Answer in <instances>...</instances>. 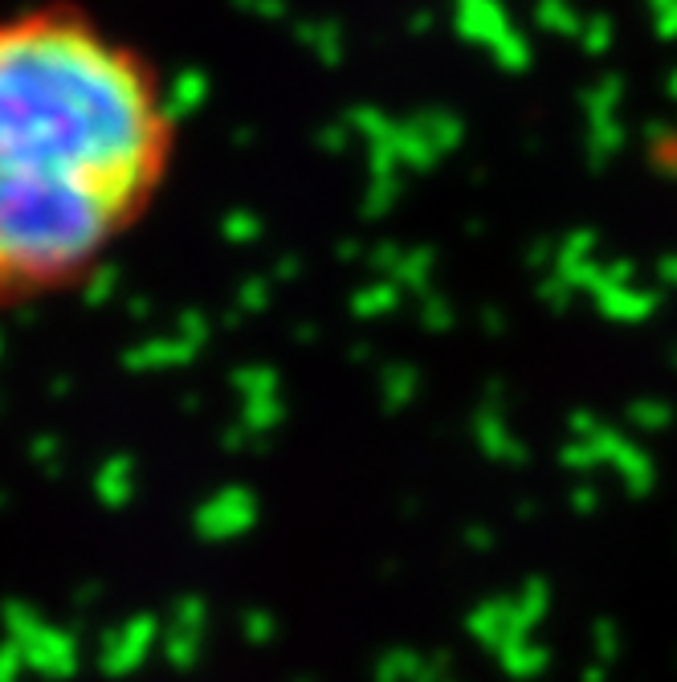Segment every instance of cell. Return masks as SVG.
<instances>
[{
	"label": "cell",
	"instance_id": "obj_1",
	"mask_svg": "<svg viewBox=\"0 0 677 682\" xmlns=\"http://www.w3.org/2000/svg\"><path fill=\"white\" fill-rule=\"evenodd\" d=\"M180 156L172 87L78 0L0 13V315L82 291Z\"/></svg>",
	"mask_w": 677,
	"mask_h": 682
}]
</instances>
